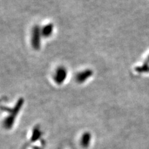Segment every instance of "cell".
I'll list each match as a JSON object with an SVG mask.
<instances>
[{
    "mask_svg": "<svg viewBox=\"0 0 149 149\" xmlns=\"http://www.w3.org/2000/svg\"><path fill=\"white\" fill-rule=\"evenodd\" d=\"M23 103H24V100H23V98H19L17 101L16 104L15 106L14 107L13 109H9L8 108H6V107H4V108L2 107V109H3V110L8 111V113H10V115H9L6 118L4 123V125H5L6 128L9 129L11 127V126L14 123V121H15L16 116L21 110V108H22Z\"/></svg>",
    "mask_w": 149,
    "mask_h": 149,
    "instance_id": "1",
    "label": "cell"
},
{
    "mask_svg": "<svg viewBox=\"0 0 149 149\" xmlns=\"http://www.w3.org/2000/svg\"><path fill=\"white\" fill-rule=\"evenodd\" d=\"M41 31L38 26H35L32 31L31 36V45L35 50H39L40 48L41 44Z\"/></svg>",
    "mask_w": 149,
    "mask_h": 149,
    "instance_id": "2",
    "label": "cell"
},
{
    "mask_svg": "<svg viewBox=\"0 0 149 149\" xmlns=\"http://www.w3.org/2000/svg\"><path fill=\"white\" fill-rule=\"evenodd\" d=\"M67 77V70L63 67H59L56 70L54 75V80L57 85H60L65 81Z\"/></svg>",
    "mask_w": 149,
    "mask_h": 149,
    "instance_id": "3",
    "label": "cell"
},
{
    "mask_svg": "<svg viewBox=\"0 0 149 149\" xmlns=\"http://www.w3.org/2000/svg\"><path fill=\"white\" fill-rule=\"evenodd\" d=\"M93 74V71L90 69H86L77 73L75 77L76 81L78 83H83L90 78Z\"/></svg>",
    "mask_w": 149,
    "mask_h": 149,
    "instance_id": "4",
    "label": "cell"
},
{
    "mask_svg": "<svg viewBox=\"0 0 149 149\" xmlns=\"http://www.w3.org/2000/svg\"><path fill=\"white\" fill-rule=\"evenodd\" d=\"M40 31L42 37H45V38H48L53 33L54 25L52 23H49V24H46L42 28H40Z\"/></svg>",
    "mask_w": 149,
    "mask_h": 149,
    "instance_id": "5",
    "label": "cell"
},
{
    "mask_svg": "<svg viewBox=\"0 0 149 149\" xmlns=\"http://www.w3.org/2000/svg\"><path fill=\"white\" fill-rule=\"evenodd\" d=\"M91 139V135L89 133H85L82 137L81 143L83 147L86 148L89 146V143Z\"/></svg>",
    "mask_w": 149,
    "mask_h": 149,
    "instance_id": "6",
    "label": "cell"
},
{
    "mask_svg": "<svg viewBox=\"0 0 149 149\" xmlns=\"http://www.w3.org/2000/svg\"><path fill=\"white\" fill-rule=\"evenodd\" d=\"M136 71L138 73H146L149 72V65L148 63L146 62L142 64L141 66H139L136 68Z\"/></svg>",
    "mask_w": 149,
    "mask_h": 149,
    "instance_id": "7",
    "label": "cell"
},
{
    "mask_svg": "<svg viewBox=\"0 0 149 149\" xmlns=\"http://www.w3.org/2000/svg\"><path fill=\"white\" fill-rule=\"evenodd\" d=\"M39 134H40V132L39 131V130H37V129H36V130H34V132L33 133V136L32 137V141H36V140L37 139V137L39 136Z\"/></svg>",
    "mask_w": 149,
    "mask_h": 149,
    "instance_id": "8",
    "label": "cell"
},
{
    "mask_svg": "<svg viewBox=\"0 0 149 149\" xmlns=\"http://www.w3.org/2000/svg\"><path fill=\"white\" fill-rule=\"evenodd\" d=\"M147 63H149V55H148V57H147V62H146Z\"/></svg>",
    "mask_w": 149,
    "mask_h": 149,
    "instance_id": "9",
    "label": "cell"
}]
</instances>
